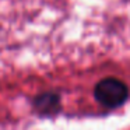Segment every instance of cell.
Masks as SVG:
<instances>
[{"mask_svg":"<svg viewBox=\"0 0 130 130\" xmlns=\"http://www.w3.org/2000/svg\"><path fill=\"white\" fill-rule=\"evenodd\" d=\"M94 96L105 108H119L129 98V87L116 77H106L96 83Z\"/></svg>","mask_w":130,"mask_h":130,"instance_id":"cell-1","label":"cell"},{"mask_svg":"<svg viewBox=\"0 0 130 130\" xmlns=\"http://www.w3.org/2000/svg\"><path fill=\"white\" fill-rule=\"evenodd\" d=\"M34 109L42 116H52L60 112V95L53 91L42 92L37 95L32 101Z\"/></svg>","mask_w":130,"mask_h":130,"instance_id":"cell-2","label":"cell"}]
</instances>
